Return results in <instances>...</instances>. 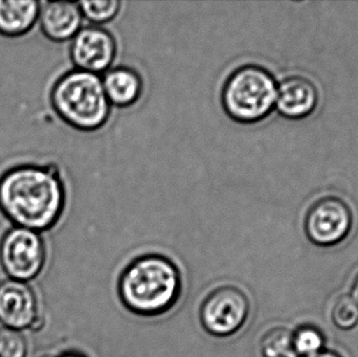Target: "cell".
Masks as SVG:
<instances>
[{
  "mask_svg": "<svg viewBox=\"0 0 358 357\" xmlns=\"http://www.w3.org/2000/svg\"><path fill=\"white\" fill-rule=\"evenodd\" d=\"M66 205L56 166H16L0 176V212L14 226L41 233L54 228Z\"/></svg>",
  "mask_w": 358,
  "mask_h": 357,
  "instance_id": "cell-1",
  "label": "cell"
},
{
  "mask_svg": "<svg viewBox=\"0 0 358 357\" xmlns=\"http://www.w3.org/2000/svg\"><path fill=\"white\" fill-rule=\"evenodd\" d=\"M181 278L176 264L157 254L136 258L122 272L119 295L124 305L138 316H159L178 302Z\"/></svg>",
  "mask_w": 358,
  "mask_h": 357,
  "instance_id": "cell-2",
  "label": "cell"
},
{
  "mask_svg": "<svg viewBox=\"0 0 358 357\" xmlns=\"http://www.w3.org/2000/svg\"><path fill=\"white\" fill-rule=\"evenodd\" d=\"M50 104L64 123L80 131L101 129L108 122L111 105L102 77L73 69L61 75L50 90Z\"/></svg>",
  "mask_w": 358,
  "mask_h": 357,
  "instance_id": "cell-3",
  "label": "cell"
},
{
  "mask_svg": "<svg viewBox=\"0 0 358 357\" xmlns=\"http://www.w3.org/2000/svg\"><path fill=\"white\" fill-rule=\"evenodd\" d=\"M277 90L278 83L271 71L260 65H242L223 84L221 104L233 121L259 123L275 109Z\"/></svg>",
  "mask_w": 358,
  "mask_h": 357,
  "instance_id": "cell-4",
  "label": "cell"
},
{
  "mask_svg": "<svg viewBox=\"0 0 358 357\" xmlns=\"http://www.w3.org/2000/svg\"><path fill=\"white\" fill-rule=\"evenodd\" d=\"M45 260V243L40 233L13 226L0 240V265L8 279L27 283L34 280Z\"/></svg>",
  "mask_w": 358,
  "mask_h": 357,
  "instance_id": "cell-5",
  "label": "cell"
},
{
  "mask_svg": "<svg viewBox=\"0 0 358 357\" xmlns=\"http://www.w3.org/2000/svg\"><path fill=\"white\" fill-rule=\"evenodd\" d=\"M353 213L344 199L334 195L317 199L305 215L304 231L315 247L340 245L350 234Z\"/></svg>",
  "mask_w": 358,
  "mask_h": 357,
  "instance_id": "cell-6",
  "label": "cell"
},
{
  "mask_svg": "<svg viewBox=\"0 0 358 357\" xmlns=\"http://www.w3.org/2000/svg\"><path fill=\"white\" fill-rule=\"evenodd\" d=\"M250 314L248 298L240 289L222 286L213 291L202 303V326L215 337H229L237 333Z\"/></svg>",
  "mask_w": 358,
  "mask_h": 357,
  "instance_id": "cell-7",
  "label": "cell"
},
{
  "mask_svg": "<svg viewBox=\"0 0 358 357\" xmlns=\"http://www.w3.org/2000/svg\"><path fill=\"white\" fill-rule=\"evenodd\" d=\"M69 56L76 69L100 75L111 68L117 56V41L102 27H82L71 39Z\"/></svg>",
  "mask_w": 358,
  "mask_h": 357,
  "instance_id": "cell-8",
  "label": "cell"
},
{
  "mask_svg": "<svg viewBox=\"0 0 358 357\" xmlns=\"http://www.w3.org/2000/svg\"><path fill=\"white\" fill-rule=\"evenodd\" d=\"M0 323L19 331L42 326L37 297L27 282L8 278L0 282Z\"/></svg>",
  "mask_w": 358,
  "mask_h": 357,
  "instance_id": "cell-9",
  "label": "cell"
},
{
  "mask_svg": "<svg viewBox=\"0 0 358 357\" xmlns=\"http://www.w3.org/2000/svg\"><path fill=\"white\" fill-rule=\"evenodd\" d=\"M319 103L315 84L304 75H292L278 84L275 107L282 117L303 119L313 115Z\"/></svg>",
  "mask_w": 358,
  "mask_h": 357,
  "instance_id": "cell-10",
  "label": "cell"
},
{
  "mask_svg": "<svg viewBox=\"0 0 358 357\" xmlns=\"http://www.w3.org/2000/svg\"><path fill=\"white\" fill-rule=\"evenodd\" d=\"M38 21L42 33L54 42L73 39L82 29V16L78 2L50 1L41 6Z\"/></svg>",
  "mask_w": 358,
  "mask_h": 357,
  "instance_id": "cell-11",
  "label": "cell"
},
{
  "mask_svg": "<svg viewBox=\"0 0 358 357\" xmlns=\"http://www.w3.org/2000/svg\"><path fill=\"white\" fill-rule=\"evenodd\" d=\"M102 81L111 106L120 108L136 104L144 89L140 73L130 67L117 66L108 69L103 75Z\"/></svg>",
  "mask_w": 358,
  "mask_h": 357,
  "instance_id": "cell-12",
  "label": "cell"
},
{
  "mask_svg": "<svg viewBox=\"0 0 358 357\" xmlns=\"http://www.w3.org/2000/svg\"><path fill=\"white\" fill-rule=\"evenodd\" d=\"M40 8L36 0H0V34L19 37L29 33L37 23Z\"/></svg>",
  "mask_w": 358,
  "mask_h": 357,
  "instance_id": "cell-13",
  "label": "cell"
},
{
  "mask_svg": "<svg viewBox=\"0 0 358 357\" xmlns=\"http://www.w3.org/2000/svg\"><path fill=\"white\" fill-rule=\"evenodd\" d=\"M263 357H301L294 347V330L280 326L269 329L260 344Z\"/></svg>",
  "mask_w": 358,
  "mask_h": 357,
  "instance_id": "cell-14",
  "label": "cell"
},
{
  "mask_svg": "<svg viewBox=\"0 0 358 357\" xmlns=\"http://www.w3.org/2000/svg\"><path fill=\"white\" fill-rule=\"evenodd\" d=\"M294 347L301 357L319 354L325 347L326 335L320 327L313 324L300 325L294 331Z\"/></svg>",
  "mask_w": 358,
  "mask_h": 357,
  "instance_id": "cell-15",
  "label": "cell"
},
{
  "mask_svg": "<svg viewBox=\"0 0 358 357\" xmlns=\"http://www.w3.org/2000/svg\"><path fill=\"white\" fill-rule=\"evenodd\" d=\"M332 324L341 331H351L358 326V306L348 293L334 300L331 308Z\"/></svg>",
  "mask_w": 358,
  "mask_h": 357,
  "instance_id": "cell-16",
  "label": "cell"
},
{
  "mask_svg": "<svg viewBox=\"0 0 358 357\" xmlns=\"http://www.w3.org/2000/svg\"><path fill=\"white\" fill-rule=\"evenodd\" d=\"M83 18L87 19L94 25L110 22L119 15L121 10V1L119 0H101V1L78 2Z\"/></svg>",
  "mask_w": 358,
  "mask_h": 357,
  "instance_id": "cell-17",
  "label": "cell"
},
{
  "mask_svg": "<svg viewBox=\"0 0 358 357\" xmlns=\"http://www.w3.org/2000/svg\"><path fill=\"white\" fill-rule=\"evenodd\" d=\"M27 342L22 331L0 327V357H25Z\"/></svg>",
  "mask_w": 358,
  "mask_h": 357,
  "instance_id": "cell-18",
  "label": "cell"
},
{
  "mask_svg": "<svg viewBox=\"0 0 358 357\" xmlns=\"http://www.w3.org/2000/svg\"><path fill=\"white\" fill-rule=\"evenodd\" d=\"M350 296L353 301H355L358 306V274L357 277H355V280H353L352 285H351Z\"/></svg>",
  "mask_w": 358,
  "mask_h": 357,
  "instance_id": "cell-19",
  "label": "cell"
},
{
  "mask_svg": "<svg viewBox=\"0 0 358 357\" xmlns=\"http://www.w3.org/2000/svg\"><path fill=\"white\" fill-rule=\"evenodd\" d=\"M308 357H343L338 352L334 351V350H322L319 354H315Z\"/></svg>",
  "mask_w": 358,
  "mask_h": 357,
  "instance_id": "cell-20",
  "label": "cell"
},
{
  "mask_svg": "<svg viewBox=\"0 0 358 357\" xmlns=\"http://www.w3.org/2000/svg\"><path fill=\"white\" fill-rule=\"evenodd\" d=\"M58 357H85L83 354H78V352H66V354H62V356Z\"/></svg>",
  "mask_w": 358,
  "mask_h": 357,
  "instance_id": "cell-21",
  "label": "cell"
},
{
  "mask_svg": "<svg viewBox=\"0 0 358 357\" xmlns=\"http://www.w3.org/2000/svg\"><path fill=\"white\" fill-rule=\"evenodd\" d=\"M41 357H56V356H48H48H41Z\"/></svg>",
  "mask_w": 358,
  "mask_h": 357,
  "instance_id": "cell-22",
  "label": "cell"
}]
</instances>
